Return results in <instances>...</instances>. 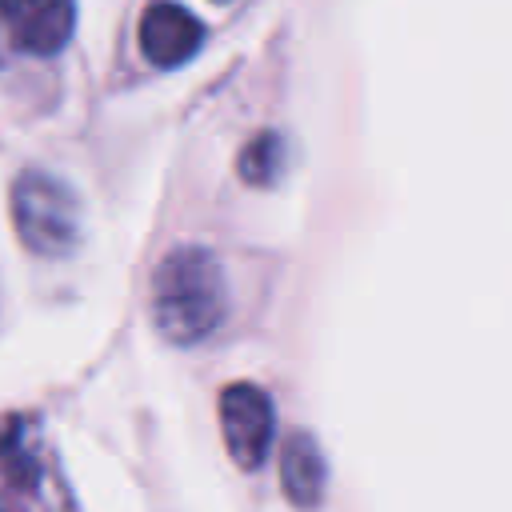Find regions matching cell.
<instances>
[{
	"mask_svg": "<svg viewBox=\"0 0 512 512\" xmlns=\"http://www.w3.org/2000/svg\"><path fill=\"white\" fill-rule=\"evenodd\" d=\"M280 480L292 504L308 508L324 496V456L308 432H292L280 452Z\"/></svg>",
	"mask_w": 512,
	"mask_h": 512,
	"instance_id": "cell-7",
	"label": "cell"
},
{
	"mask_svg": "<svg viewBox=\"0 0 512 512\" xmlns=\"http://www.w3.org/2000/svg\"><path fill=\"white\" fill-rule=\"evenodd\" d=\"M0 16L24 52L48 56L72 36L76 4L72 0H0Z\"/></svg>",
	"mask_w": 512,
	"mask_h": 512,
	"instance_id": "cell-6",
	"label": "cell"
},
{
	"mask_svg": "<svg viewBox=\"0 0 512 512\" xmlns=\"http://www.w3.org/2000/svg\"><path fill=\"white\" fill-rule=\"evenodd\" d=\"M200 44H204V24L188 8H180L172 0H156V4L144 8V16H140V52L148 56V64L176 68L188 56H196Z\"/></svg>",
	"mask_w": 512,
	"mask_h": 512,
	"instance_id": "cell-5",
	"label": "cell"
},
{
	"mask_svg": "<svg viewBox=\"0 0 512 512\" xmlns=\"http://www.w3.org/2000/svg\"><path fill=\"white\" fill-rule=\"evenodd\" d=\"M228 312L224 268L208 248H172L152 276V320L172 344L208 340Z\"/></svg>",
	"mask_w": 512,
	"mask_h": 512,
	"instance_id": "cell-1",
	"label": "cell"
},
{
	"mask_svg": "<svg viewBox=\"0 0 512 512\" xmlns=\"http://www.w3.org/2000/svg\"><path fill=\"white\" fill-rule=\"evenodd\" d=\"M52 456L28 416H0V508H44L64 496L52 492Z\"/></svg>",
	"mask_w": 512,
	"mask_h": 512,
	"instance_id": "cell-3",
	"label": "cell"
},
{
	"mask_svg": "<svg viewBox=\"0 0 512 512\" xmlns=\"http://www.w3.org/2000/svg\"><path fill=\"white\" fill-rule=\"evenodd\" d=\"M20 240L40 256H64L80 232V204L72 188L48 172H24L12 192Z\"/></svg>",
	"mask_w": 512,
	"mask_h": 512,
	"instance_id": "cell-2",
	"label": "cell"
},
{
	"mask_svg": "<svg viewBox=\"0 0 512 512\" xmlns=\"http://www.w3.org/2000/svg\"><path fill=\"white\" fill-rule=\"evenodd\" d=\"M280 156H284V144L276 132H260L244 152H240V176L248 184H272L276 172H280Z\"/></svg>",
	"mask_w": 512,
	"mask_h": 512,
	"instance_id": "cell-8",
	"label": "cell"
},
{
	"mask_svg": "<svg viewBox=\"0 0 512 512\" xmlns=\"http://www.w3.org/2000/svg\"><path fill=\"white\" fill-rule=\"evenodd\" d=\"M220 432L228 444V456L240 468H260L272 436H276V412L272 396L248 380H236L220 392Z\"/></svg>",
	"mask_w": 512,
	"mask_h": 512,
	"instance_id": "cell-4",
	"label": "cell"
}]
</instances>
